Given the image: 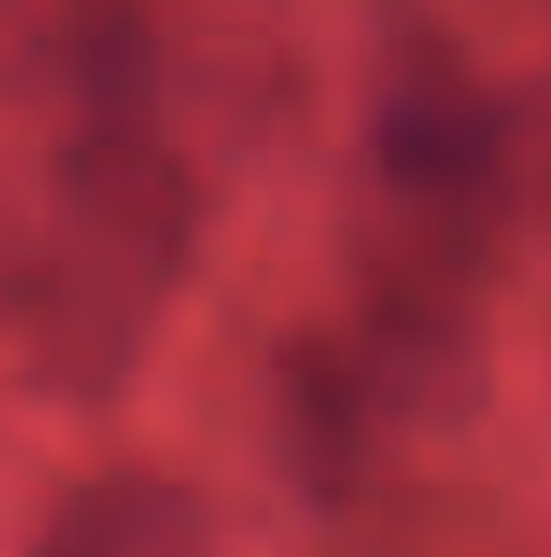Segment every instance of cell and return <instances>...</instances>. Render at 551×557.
I'll use <instances>...</instances> for the list:
<instances>
[{"label":"cell","instance_id":"obj_1","mask_svg":"<svg viewBox=\"0 0 551 557\" xmlns=\"http://www.w3.org/2000/svg\"><path fill=\"white\" fill-rule=\"evenodd\" d=\"M198 198L149 121H78L50 170V240L36 275V332L85 388L121 374L156 304L184 275Z\"/></svg>","mask_w":551,"mask_h":557},{"label":"cell","instance_id":"obj_2","mask_svg":"<svg viewBox=\"0 0 551 557\" xmlns=\"http://www.w3.org/2000/svg\"><path fill=\"white\" fill-rule=\"evenodd\" d=\"M368 170L382 198L425 233L431 255H453L510 177V113L495 107L467 57L417 36L382 57L368 99Z\"/></svg>","mask_w":551,"mask_h":557},{"label":"cell","instance_id":"obj_3","mask_svg":"<svg viewBox=\"0 0 551 557\" xmlns=\"http://www.w3.org/2000/svg\"><path fill=\"white\" fill-rule=\"evenodd\" d=\"M269 423H276V451H283L290 480L304 487V502L340 508L360 487V473H368L382 409H375L368 381H360L340 339H290L276 354Z\"/></svg>","mask_w":551,"mask_h":557},{"label":"cell","instance_id":"obj_4","mask_svg":"<svg viewBox=\"0 0 551 557\" xmlns=\"http://www.w3.org/2000/svg\"><path fill=\"white\" fill-rule=\"evenodd\" d=\"M42 557H206V508L149 473H113L71 494Z\"/></svg>","mask_w":551,"mask_h":557}]
</instances>
